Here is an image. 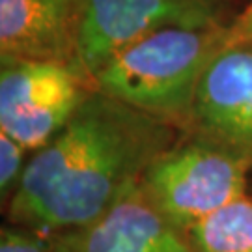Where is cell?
<instances>
[{
	"instance_id": "cell-6",
	"label": "cell",
	"mask_w": 252,
	"mask_h": 252,
	"mask_svg": "<svg viewBox=\"0 0 252 252\" xmlns=\"http://www.w3.org/2000/svg\"><path fill=\"white\" fill-rule=\"evenodd\" d=\"M183 133L222 146L252 166V43L224 47L207 65Z\"/></svg>"
},
{
	"instance_id": "cell-1",
	"label": "cell",
	"mask_w": 252,
	"mask_h": 252,
	"mask_svg": "<svg viewBox=\"0 0 252 252\" xmlns=\"http://www.w3.org/2000/svg\"><path fill=\"white\" fill-rule=\"evenodd\" d=\"M180 135L170 124L95 88L71 120L32 152L4 206L8 222L41 235L90 224Z\"/></svg>"
},
{
	"instance_id": "cell-7",
	"label": "cell",
	"mask_w": 252,
	"mask_h": 252,
	"mask_svg": "<svg viewBox=\"0 0 252 252\" xmlns=\"http://www.w3.org/2000/svg\"><path fill=\"white\" fill-rule=\"evenodd\" d=\"M45 237L53 252H194L185 232L155 209L138 181L90 224Z\"/></svg>"
},
{
	"instance_id": "cell-11",
	"label": "cell",
	"mask_w": 252,
	"mask_h": 252,
	"mask_svg": "<svg viewBox=\"0 0 252 252\" xmlns=\"http://www.w3.org/2000/svg\"><path fill=\"white\" fill-rule=\"evenodd\" d=\"M0 252H53V249L45 235L8 222L0 230Z\"/></svg>"
},
{
	"instance_id": "cell-8",
	"label": "cell",
	"mask_w": 252,
	"mask_h": 252,
	"mask_svg": "<svg viewBox=\"0 0 252 252\" xmlns=\"http://www.w3.org/2000/svg\"><path fill=\"white\" fill-rule=\"evenodd\" d=\"M86 0H0V58L77 63Z\"/></svg>"
},
{
	"instance_id": "cell-10",
	"label": "cell",
	"mask_w": 252,
	"mask_h": 252,
	"mask_svg": "<svg viewBox=\"0 0 252 252\" xmlns=\"http://www.w3.org/2000/svg\"><path fill=\"white\" fill-rule=\"evenodd\" d=\"M30 150L17 142L15 138L0 131V196L2 206L8 204L11 194L17 189L23 172L30 159Z\"/></svg>"
},
{
	"instance_id": "cell-12",
	"label": "cell",
	"mask_w": 252,
	"mask_h": 252,
	"mask_svg": "<svg viewBox=\"0 0 252 252\" xmlns=\"http://www.w3.org/2000/svg\"><path fill=\"white\" fill-rule=\"evenodd\" d=\"M243 43H252V0L228 27L226 47L243 45Z\"/></svg>"
},
{
	"instance_id": "cell-9",
	"label": "cell",
	"mask_w": 252,
	"mask_h": 252,
	"mask_svg": "<svg viewBox=\"0 0 252 252\" xmlns=\"http://www.w3.org/2000/svg\"><path fill=\"white\" fill-rule=\"evenodd\" d=\"M194 252H252V194H243L185 232Z\"/></svg>"
},
{
	"instance_id": "cell-5",
	"label": "cell",
	"mask_w": 252,
	"mask_h": 252,
	"mask_svg": "<svg viewBox=\"0 0 252 252\" xmlns=\"http://www.w3.org/2000/svg\"><path fill=\"white\" fill-rule=\"evenodd\" d=\"M224 13V0H86L77 65L94 79L116 54L157 32L230 27Z\"/></svg>"
},
{
	"instance_id": "cell-3",
	"label": "cell",
	"mask_w": 252,
	"mask_h": 252,
	"mask_svg": "<svg viewBox=\"0 0 252 252\" xmlns=\"http://www.w3.org/2000/svg\"><path fill=\"white\" fill-rule=\"evenodd\" d=\"M252 166L237 153L181 133L153 159L138 185L176 228L190 226L249 192Z\"/></svg>"
},
{
	"instance_id": "cell-2",
	"label": "cell",
	"mask_w": 252,
	"mask_h": 252,
	"mask_svg": "<svg viewBox=\"0 0 252 252\" xmlns=\"http://www.w3.org/2000/svg\"><path fill=\"white\" fill-rule=\"evenodd\" d=\"M226 37L228 27L162 30L116 54L92 81L110 97L183 133L202 75Z\"/></svg>"
},
{
	"instance_id": "cell-4",
	"label": "cell",
	"mask_w": 252,
	"mask_h": 252,
	"mask_svg": "<svg viewBox=\"0 0 252 252\" xmlns=\"http://www.w3.org/2000/svg\"><path fill=\"white\" fill-rule=\"evenodd\" d=\"M0 131L30 152L45 146L95 90L77 63L0 58Z\"/></svg>"
}]
</instances>
